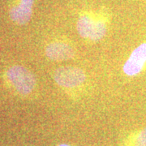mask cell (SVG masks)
Segmentation results:
<instances>
[{"mask_svg": "<svg viewBox=\"0 0 146 146\" xmlns=\"http://www.w3.org/2000/svg\"><path fill=\"white\" fill-rule=\"evenodd\" d=\"M7 76L11 84L21 94H29L36 85L33 74L22 66H14L8 69Z\"/></svg>", "mask_w": 146, "mask_h": 146, "instance_id": "1", "label": "cell"}, {"mask_svg": "<svg viewBox=\"0 0 146 146\" xmlns=\"http://www.w3.org/2000/svg\"><path fill=\"white\" fill-rule=\"evenodd\" d=\"M79 34L94 42L99 41L106 34V25L103 21L94 20L89 16H81L77 21Z\"/></svg>", "mask_w": 146, "mask_h": 146, "instance_id": "2", "label": "cell"}, {"mask_svg": "<svg viewBox=\"0 0 146 146\" xmlns=\"http://www.w3.org/2000/svg\"><path fill=\"white\" fill-rule=\"evenodd\" d=\"M134 146H146V127L140 131L136 136Z\"/></svg>", "mask_w": 146, "mask_h": 146, "instance_id": "7", "label": "cell"}, {"mask_svg": "<svg viewBox=\"0 0 146 146\" xmlns=\"http://www.w3.org/2000/svg\"><path fill=\"white\" fill-rule=\"evenodd\" d=\"M146 66V42L141 43L131 54L123 65V72L128 76H134L143 71Z\"/></svg>", "mask_w": 146, "mask_h": 146, "instance_id": "4", "label": "cell"}, {"mask_svg": "<svg viewBox=\"0 0 146 146\" xmlns=\"http://www.w3.org/2000/svg\"><path fill=\"white\" fill-rule=\"evenodd\" d=\"M54 80L60 86L72 88L83 84L86 76L80 68L67 66L58 68L54 74Z\"/></svg>", "mask_w": 146, "mask_h": 146, "instance_id": "3", "label": "cell"}, {"mask_svg": "<svg viewBox=\"0 0 146 146\" xmlns=\"http://www.w3.org/2000/svg\"><path fill=\"white\" fill-rule=\"evenodd\" d=\"M58 146H70V145H65V144H63V145H58Z\"/></svg>", "mask_w": 146, "mask_h": 146, "instance_id": "8", "label": "cell"}, {"mask_svg": "<svg viewBox=\"0 0 146 146\" xmlns=\"http://www.w3.org/2000/svg\"><path fill=\"white\" fill-rule=\"evenodd\" d=\"M33 3L34 0H20V3L10 10L11 21L19 25L27 24L31 19Z\"/></svg>", "mask_w": 146, "mask_h": 146, "instance_id": "6", "label": "cell"}, {"mask_svg": "<svg viewBox=\"0 0 146 146\" xmlns=\"http://www.w3.org/2000/svg\"><path fill=\"white\" fill-rule=\"evenodd\" d=\"M46 54L53 61H63L72 58L75 55V50L67 43L54 42L46 46Z\"/></svg>", "mask_w": 146, "mask_h": 146, "instance_id": "5", "label": "cell"}]
</instances>
